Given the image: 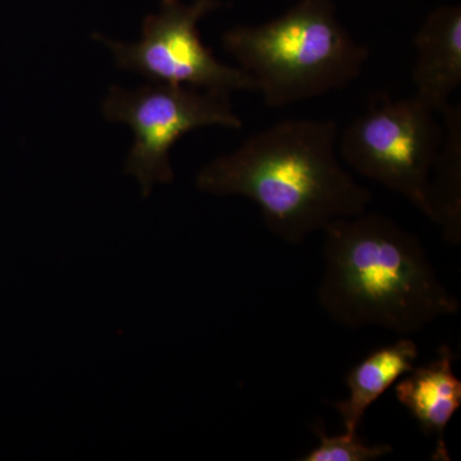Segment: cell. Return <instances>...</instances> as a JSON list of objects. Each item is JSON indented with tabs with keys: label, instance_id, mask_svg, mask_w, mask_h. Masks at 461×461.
Here are the masks:
<instances>
[{
	"label": "cell",
	"instance_id": "cell-1",
	"mask_svg": "<svg viewBox=\"0 0 461 461\" xmlns=\"http://www.w3.org/2000/svg\"><path fill=\"white\" fill-rule=\"evenodd\" d=\"M332 120H285L251 136L196 176V186L218 196H244L287 244H300L327 224L366 212L372 194L338 157Z\"/></svg>",
	"mask_w": 461,
	"mask_h": 461
},
{
	"label": "cell",
	"instance_id": "cell-2",
	"mask_svg": "<svg viewBox=\"0 0 461 461\" xmlns=\"http://www.w3.org/2000/svg\"><path fill=\"white\" fill-rule=\"evenodd\" d=\"M323 230L318 300L341 326L411 336L459 313V300L439 280L420 240L390 217L364 212Z\"/></svg>",
	"mask_w": 461,
	"mask_h": 461
},
{
	"label": "cell",
	"instance_id": "cell-3",
	"mask_svg": "<svg viewBox=\"0 0 461 461\" xmlns=\"http://www.w3.org/2000/svg\"><path fill=\"white\" fill-rule=\"evenodd\" d=\"M223 47L271 108L344 89L369 58L339 23L333 0H300L263 25L235 27L224 33Z\"/></svg>",
	"mask_w": 461,
	"mask_h": 461
},
{
	"label": "cell",
	"instance_id": "cell-4",
	"mask_svg": "<svg viewBox=\"0 0 461 461\" xmlns=\"http://www.w3.org/2000/svg\"><path fill=\"white\" fill-rule=\"evenodd\" d=\"M420 96L379 94L339 136L338 149L355 172L400 194L435 221L432 184L444 130Z\"/></svg>",
	"mask_w": 461,
	"mask_h": 461
},
{
	"label": "cell",
	"instance_id": "cell-5",
	"mask_svg": "<svg viewBox=\"0 0 461 461\" xmlns=\"http://www.w3.org/2000/svg\"><path fill=\"white\" fill-rule=\"evenodd\" d=\"M103 112L107 120L129 124L135 133L124 172L139 181L144 198L154 185L175 178L169 153L182 136L200 127H242L229 93L166 84L136 90L111 87Z\"/></svg>",
	"mask_w": 461,
	"mask_h": 461
},
{
	"label": "cell",
	"instance_id": "cell-6",
	"mask_svg": "<svg viewBox=\"0 0 461 461\" xmlns=\"http://www.w3.org/2000/svg\"><path fill=\"white\" fill-rule=\"evenodd\" d=\"M220 0H162L160 11L145 18L140 41L124 44L96 33L94 38L112 50L120 68L136 72L156 83L191 89L257 90L244 69L220 62L200 38L199 21L222 7Z\"/></svg>",
	"mask_w": 461,
	"mask_h": 461
},
{
	"label": "cell",
	"instance_id": "cell-7",
	"mask_svg": "<svg viewBox=\"0 0 461 461\" xmlns=\"http://www.w3.org/2000/svg\"><path fill=\"white\" fill-rule=\"evenodd\" d=\"M414 44L418 51L412 69L415 95L442 113L461 85L460 7L447 5L430 12Z\"/></svg>",
	"mask_w": 461,
	"mask_h": 461
},
{
	"label": "cell",
	"instance_id": "cell-8",
	"mask_svg": "<svg viewBox=\"0 0 461 461\" xmlns=\"http://www.w3.org/2000/svg\"><path fill=\"white\" fill-rule=\"evenodd\" d=\"M455 355L441 346L438 357L429 364L406 373L395 387L402 403L426 436H436L433 460H450L445 430L461 406V381L453 371Z\"/></svg>",
	"mask_w": 461,
	"mask_h": 461
},
{
	"label": "cell",
	"instance_id": "cell-9",
	"mask_svg": "<svg viewBox=\"0 0 461 461\" xmlns=\"http://www.w3.org/2000/svg\"><path fill=\"white\" fill-rule=\"evenodd\" d=\"M420 350L409 336H400L393 344L384 346L353 366L346 375L348 399L333 403L341 415L346 433H357L366 411L379 397L412 371Z\"/></svg>",
	"mask_w": 461,
	"mask_h": 461
},
{
	"label": "cell",
	"instance_id": "cell-10",
	"mask_svg": "<svg viewBox=\"0 0 461 461\" xmlns=\"http://www.w3.org/2000/svg\"><path fill=\"white\" fill-rule=\"evenodd\" d=\"M445 118L444 140L430 184L435 221L445 238L454 244L461 240V112L450 105L441 113ZM432 176V177H433Z\"/></svg>",
	"mask_w": 461,
	"mask_h": 461
},
{
	"label": "cell",
	"instance_id": "cell-11",
	"mask_svg": "<svg viewBox=\"0 0 461 461\" xmlns=\"http://www.w3.org/2000/svg\"><path fill=\"white\" fill-rule=\"evenodd\" d=\"M320 444L303 461H373L382 459L393 453L388 444L368 445L357 433L330 436L321 424L314 429Z\"/></svg>",
	"mask_w": 461,
	"mask_h": 461
}]
</instances>
